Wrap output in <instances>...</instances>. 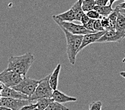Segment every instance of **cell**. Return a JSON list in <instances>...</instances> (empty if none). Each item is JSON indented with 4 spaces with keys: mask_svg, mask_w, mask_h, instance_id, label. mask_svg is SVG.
<instances>
[{
    "mask_svg": "<svg viewBox=\"0 0 125 110\" xmlns=\"http://www.w3.org/2000/svg\"><path fill=\"white\" fill-rule=\"evenodd\" d=\"M38 82L39 80L27 77L25 76L18 84L12 88L18 92L27 95L28 97H30L34 92Z\"/></svg>",
    "mask_w": 125,
    "mask_h": 110,
    "instance_id": "4",
    "label": "cell"
},
{
    "mask_svg": "<svg viewBox=\"0 0 125 110\" xmlns=\"http://www.w3.org/2000/svg\"><path fill=\"white\" fill-rule=\"evenodd\" d=\"M1 96L4 97H11L20 99H28V97L21 92L16 91L13 88L8 87L5 85L1 93Z\"/></svg>",
    "mask_w": 125,
    "mask_h": 110,
    "instance_id": "10",
    "label": "cell"
},
{
    "mask_svg": "<svg viewBox=\"0 0 125 110\" xmlns=\"http://www.w3.org/2000/svg\"><path fill=\"white\" fill-rule=\"evenodd\" d=\"M52 17L60 22H73L75 20V14L71 8L61 14L53 15Z\"/></svg>",
    "mask_w": 125,
    "mask_h": 110,
    "instance_id": "13",
    "label": "cell"
},
{
    "mask_svg": "<svg viewBox=\"0 0 125 110\" xmlns=\"http://www.w3.org/2000/svg\"><path fill=\"white\" fill-rule=\"evenodd\" d=\"M125 36L122 34L116 32L115 29L106 30V32L96 42H120L125 39Z\"/></svg>",
    "mask_w": 125,
    "mask_h": 110,
    "instance_id": "8",
    "label": "cell"
},
{
    "mask_svg": "<svg viewBox=\"0 0 125 110\" xmlns=\"http://www.w3.org/2000/svg\"><path fill=\"white\" fill-rule=\"evenodd\" d=\"M65 35L67 41V55L68 59L72 65L75 64L77 51L83 40V35L73 34L61 25H59Z\"/></svg>",
    "mask_w": 125,
    "mask_h": 110,
    "instance_id": "2",
    "label": "cell"
},
{
    "mask_svg": "<svg viewBox=\"0 0 125 110\" xmlns=\"http://www.w3.org/2000/svg\"><path fill=\"white\" fill-rule=\"evenodd\" d=\"M119 12L121 14H122L123 16H125V9H123V8H119Z\"/></svg>",
    "mask_w": 125,
    "mask_h": 110,
    "instance_id": "28",
    "label": "cell"
},
{
    "mask_svg": "<svg viewBox=\"0 0 125 110\" xmlns=\"http://www.w3.org/2000/svg\"><path fill=\"white\" fill-rule=\"evenodd\" d=\"M105 32H106V30H103V31L95 32L89 33V34L83 35L82 42H81V46L79 48L77 53H79L81 51L83 50L84 48H85L88 45L96 42L104 34Z\"/></svg>",
    "mask_w": 125,
    "mask_h": 110,
    "instance_id": "9",
    "label": "cell"
},
{
    "mask_svg": "<svg viewBox=\"0 0 125 110\" xmlns=\"http://www.w3.org/2000/svg\"><path fill=\"white\" fill-rule=\"evenodd\" d=\"M53 101L52 98H49V97H43V98H40L36 100V104L37 108L40 110H44Z\"/></svg>",
    "mask_w": 125,
    "mask_h": 110,
    "instance_id": "17",
    "label": "cell"
},
{
    "mask_svg": "<svg viewBox=\"0 0 125 110\" xmlns=\"http://www.w3.org/2000/svg\"><path fill=\"white\" fill-rule=\"evenodd\" d=\"M96 5V2L94 0H83L81 3V7L84 13L94 10Z\"/></svg>",
    "mask_w": 125,
    "mask_h": 110,
    "instance_id": "18",
    "label": "cell"
},
{
    "mask_svg": "<svg viewBox=\"0 0 125 110\" xmlns=\"http://www.w3.org/2000/svg\"><path fill=\"white\" fill-rule=\"evenodd\" d=\"M44 110H69V109L61 103L53 101Z\"/></svg>",
    "mask_w": 125,
    "mask_h": 110,
    "instance_id": "19",
    "label": "cell"
},
{
    "mask_svg": "<svg viewBox=\"0 0 125 110\" xmlns=\"http://www.w3.org/2000/svg\"><path fill=\"white\" fill-rule=\"evenodd\" d=\"M123 1H125V0H123Z\"/></svg>",
    "mask_w": 125,
    "mask_h": 110,
    "instance_id": "34",
    "label": "cell"
},
{
    "mask_svg": "<svg viewBox=\"0 0 125 110\" xmlns=\"http://www.w3.org/2000/svg\"><path fill=\"white\" fill-rule=\"evenodd\" d=\"M96 5L99 6H106L109 5V0H96Z\"/></svg>",
    "mask_w": 125,
    "mask_h": 110,
    "instance_id": "26",
    "label": "cell"
},
{
    "mask_svg": "<svg viewBox=\"0 0 125 110\" xmlns=\"http://www.w3.org/2000/svg\"><path fill=\"white\" fill-rule=\"evenodd\" d=\"M89 20H90V18H89L87 15H86V14H84V15L82 16V17H81L80 22H81L82 25H84V24H85L87 22H88Z\"/></svg>",
    "mask_w": 125,
    "mask_h": 110,
    "instance_id": "27",
    "label": "cell"
},
{
    "mask_svg": "<svg viewBox=\"0 0 125 110\" xmlns=\"http://www.w3.org/2000/svg\"><path fill=\"white\" fill-rule=\"evenodd\" d=\"M61 64L59 63L52 74H50L49 77V83L53 91L57 89L58 83H59V77L60 75V69H61Z\"/></svg>",
    "mask_w": 125,
    "mask_h": 110,
    "instance_id": "12",
    "label": "cell"
},
{
    "mask_svg": "<svg viewBox=\"0 0 125 110\" xmlns=\"http://www.w3.org/2000/svg\"><path fill=\"white\" fill-rule=\"evenodd\" d=\"M24 76L5 69L0 73V82L8 87H13L20 82Z\"/></svg>",
    "mask_w": 125,
    "mask_h": 110,
    "instance_id": "5",
    "label": "cell"
},
{
    "mask_svg": "<svg viewBox=\"0 0 125 110\" xmlns=\"http://www.w3.org/2000/svg\"><path fill=\"white\" fill-rule=\"evenodd\" d=\"M101 23L103 26V28L106 30H109V29H115V27L113 25L108 16H102L100 18Z\"/></svg>",
    "mask_w": 125,
    "mask_h": 110,
    "instance_id": "20",
    "label": "cell"
},
{
    "mask_svg": "<svg viewBox=\"0 0 125 110\" xmlns=\"http://www.w3.org/2000/svg\"><path fill=\"white\" fill-rule=\"evenodd\" d=\"M79 1H80L82 2V1H83V0H79Z\"/></svg>",
    "mask_w": 125,
    "mask_h": 110,
    "instance_id": "33",
    "label": "cell"
},
{
    "mask_svg": "<svg viewBox=\"0 0 125 110\" xmlns=\"http://www.w3.org/2000/svg\"><path fill=\"white\" fill-rule=\"evenodd\" d=\"M0 110H11L9 108H6L5 107H3V106H0Z\"/></svg>",
    "mask_w": 125,
    "mask_h": 110,
    "instance_id": "30",
    "label": "cell"
},
{
    "mask_svg": "<svg viewBox=\"0 0 125 110\" xmlns=\"http://www.w3.org/2000/svg\"><path fill=\"white\" fill-rule=\"evenodd\" d=\"M39 110V109H38V108H35V109H34V110Z\"/></svg>",
    "mask_w": 125,
    "mask_h": 110,
    "instance_id": "32",
    "label": "cell"
},
{
    "mask_svg": "<svg viewBox=\"0 0 125 110\" xmlns=\"http://www.w3.org/2000/svg\"><path fill=\"white\" fill-rule=\"evenodd\" d=\"M37 108V104L36 103H32V104H30L28 105H26L23 107H22L20 110H33L35 108Z\"/></svg>",
    "mask_w": 125,
    "mask_h": 110,
    "instance_id": "25",
    "label": "cell"
},
{
    "mask_svg": "<svg viewBox=\"0 0 125 110\" xmlns=\"http://www.w3.org/2000/svg\"><path fill=\"white\" fill-rule=\"evenodd\" d=\"M81 3H82V2L78 0L71 7V9L73 10V12H74V14H75V20L78 21V22H80L82 16L85 14L82 9Z\"/></svg>",
    "mask_w": 125,
    "mask_h": 110,
    "instance_id": "15",
    "label": "cell"
},
{
    "mask_svg": "<svg viewBox=\"0 0 125 110\" xmlns=\"http://www.w3.org/2000/svg\"><path fill=\"white\" fill-rule=\"evenodd\" d=\"M93 28H94V30L95 32L103 31V30H105L103 28V26H102L100 19L95 20L94 23V27H93Z\"/></svg>",
    "mask_w": 125,
    "mask_h": 110,
    "instance_id": "23",
    "label": "cell"
},
{
    "mask_svg": "<svg viewBox=\"0 0 125 110\" xmlns=\"http://www.w3.org/2000/svg\"><path fill=\"white\" fill-rule=\"evenodd\" d=\"M35 101H30L28 99H20L11 97H0V106L9 108L11 110H19L23 106L30 104H32Z\"/></svg>",
    "mask_w": 125,
    "mask_h": 110,
    "instance_id": "6",
    "label": "cell"
},
{
    "mask_svg": "<svg viewBox=\"0 0 125 110\" xmlns=\"http://www.w3.org/2000/svg\"><path fill=\"white\" fill-rule=\"evenodd\" d=\"M115 30L116 32L122 34L125 36V16L120 12H119L116 18Z\"/></svg>",
    "mask_w": 125,
    "mask_h": 110,
    "instance_id": "14",
    "label": "cell"
},
{
    "mask_svg": "<svg viewBox=\"0 0 125 110\" xmlns=\"http://www.w3.org/2000/svg\"><path fill=\"white\" fill-rule=\"evenodd\" d=\"M116 1H118V0H109V5H113V4L114 3V2Z\"/></svg>",
    "mask_w": 125,
    "mask_h": 110,
    "instance_id": "31",
    "label": "cell"
},
{
    "mask_svg": "<svg viewBox=\"0 0 125 110\" xmlns=\"http://www.w3.org/2000/svg\"><path fill=\"white\" fill-rule=\"evenodd\" d=\"M52 98L55 102L61 103V104L69 103V102H75L77 101L76 97L69 96L57 89L53 91L52 94Z\"/></svg>",
    "mask_w": 125,
    "mask_h": 110,
    "instance_id": "11",
    "label": "cell"
},
{
    "mask_svg": "<svg viewBox=\"0 0 125 110\" xmlns=\"http://www.w3.org/2000/svg\"><path fill=\"white\" fill-rule=\"evenodd\" d=\"M94 1H96V0H94Z\"/></svg>",
    "mask_w": 125,
    "mask_h": 110,
    "instance_id": "35",
    "label": "cell"
},
{
    "mask_svg": "<svg viewBox=\"0 0 125 110\" xmlns=\"http://www.w3.org/2000/svg\"><path fill=\"white\" fill-rule=\"evenodd\" d=\"M94 21H95V20L91 19V18H90V20H89L88 22H87L86 24H84V25H84V27L88 30H90V31L92 32H95L94 30V28H93V27H94Z\"/></svg>",
    "mask_w": 125,
    "mask_h": 110,
    "instance_id": "24",
    "label": "cell"
},
{
    "mask_svg": "<svg viewBox=\"0 0 125 110\" xmlns=\"http://www.w3.org/2000/svg\"><path fill=\"white\" fill-rule=\"evenodd\" d=\"M94 10L97 11L101 16H107L113 12V8H112V6L110 5H106V6L95 5Z\"/></svg>",
    "mask_w": 125,
    "mask_h": 110,
    "instance_id": "16",
    "label": "cell"
},
{
    "mask_svg": "<svg viewBox=\"0 0 125 110\" xmlns=\"http://www.w3.org/2000/svg\"><path fill=\"white\" fill-rule=\"evenodd\" d=\"M119 75H120L122 77L125 78V71H121V72H119Z\"/></svg>",
    "mask_w": 125,
    "mask_h": 110,
    "instance_id": "29",
    "label": "cell"
},
{
    "mask_svg": "<svg viewBox=\"0 0 125 110\" xmlns=\"http://www.w3.org/2000/svg\"><path fill=\"white\" fill-rule=\"evenodd\" d=\"M49 77L50 75H47L44 79L39 80L38 85L32 95L28 97V100L36 101L38 99L43 97L51 98L53 90L52 89L49 83Z\"/></svg>",
    "mask_w": 125,
    "mask_h": 110,
    "instance_id": "3",
    "label": "cell"
},
{
    "mask_svg": "<svg viewBox=\"0 0 125 110\" xmlns=\"http://www.w3.org/2000/svg\"><path fill=\"white\" fill-rule=\"evenodd\" d=\"M102 102L100 101L91 103L89 106V110H101Z\"/></svg>",
    "mask_w": 125,
    "mask_h": 110,
    "instance_id": "22",
    "label": "cell"
},
{
    "mask_svg": "<svg viewBox=\"0 0 125 110\" xmlns=\"http://www.w3.org/2000/svg\"><path fill=\"white\" fill-rule=\"evenodd\" d=\"M53 19L55 22L56 24H57L58 25H61L62 27L65 28V30L72 33L73 34L85 35L86 34H89V33L95 32L90 31V30L86 29L83 25L74 24L72 22H60L53 17Z\"/></svg>",
    "mask_w": 125,
    "mask_h": 110,
    "instance_id": "7",
    "label": "cell"
},
{
    "mask_svg": "<svg viewBox=\"0 0 125 110\" xmlns=\"http://www.w3.org/2000/svg\"><path fill=\"white\" fill-rule=\"evenodd\" d=\"M34 61L35 58L31 53L21 56H11L8 60L6 69L25 77Z\"/></svg>",
    "mask_w": 125,
    "mask_h": 110,
    "instance_id": "1",
    "label": "cell"
},
{
    "mask_svg": "<svg viewBox=\"0 0 125 110\" xmlns=\"http://www.w3.org/2000/svg\"><path fill=\"white\" fill-rule=\"evenodd\" d=\"M86 14L89 18H91V19H94V20H97V19H100L102 16H101L99 14L98 12L97 11H96L95 10H92L91 11H89V12L85 13Z\"/></svg>",
    "mask_w": 125,
    "mask_h": 110,
    "instance_id": "21",
    "label": "cell"
}]
</instances>
